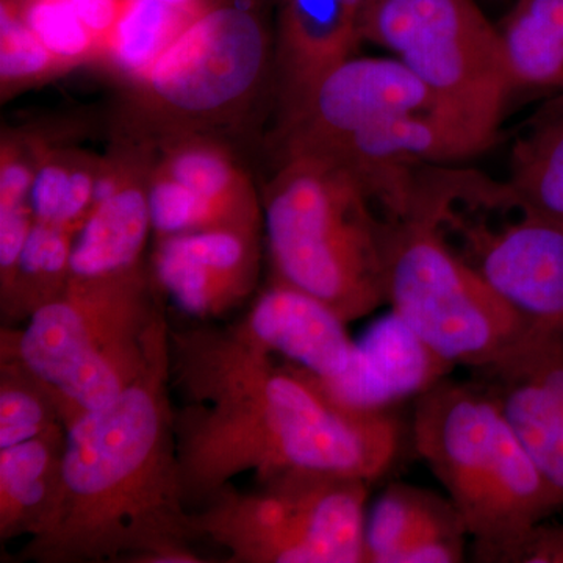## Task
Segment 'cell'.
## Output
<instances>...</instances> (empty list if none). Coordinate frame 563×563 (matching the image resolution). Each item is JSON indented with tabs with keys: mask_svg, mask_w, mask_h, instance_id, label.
Returning a JSON list of instances; mask_svg holds the SVG:
<instances>
[{
	"mask_svg": "<svg viewBox=\"0 0 563 563\" xmlns=\"http://www.w3.org/2000/svg\"><path fill=\"white\" fill-rule=\"evenodd\" d=\"M177 457L188 506L209 501L233 477L325 472L372 483L399 450L391 410L366 412L332 398L291 363L235 328L169 331Z\"/></svg>",
	"mask_w": 563,
	"mask_h": 563,
	"instance_id": "obj_1",
	"label": "cell"
},
{
	"mask_svg": "<svg viewBox=\"0 0 563 563\" xmlns=\"http://www.w3.org/2000/svg\"><path fill=\"white\" fill-rule=\"evenodd\" d=\"M172 391L168 343L120 399L70 422L57 499L21 561L201 562Z\"/></svg>",
	"mask_w": 563,
	"mask_h": 563,
	"instance_id": "obj_2",
	"label": "cell"
},
{
	"mask_svg": "<svg viewBox=\"0 0 563 563\" xmlns=\"http://www.w3.org/2000/svg\"><path fill=\"white\" fill-rule=\"evenodd\" d=\"M490 146L451 103L396 58L351 57L282 111V154L350 173L390 221L406 220L421 165Z\"/></svg>",
	"mask_w": 563,
	"mask_h": 563,
	"instance_id": "obj_3",
	"label": "cell"
},
{
	"mask_svg": "<svg viewBox=\"0 0 563 563\" xmlns=\"http://www.w3.org/2000/svg\"><path fill=\"white\" fill-rule=\"evenodd\" d=\"M412 437L461 515L476 562L512 563L529 533L563 509V499L479 383L443 377L417 396Z\"/></svg>",
	"mask_w": 563,
	"mask_h": 563,
	"instance_id": "obj_4",
	"label": "cell"
},
{
	"mask_svg": "<svg viewBox=\"0 0 563 563\" xmlns=\"http://www.w3.org/2000/svg\"><path fill=\"white\" fill-rule=\"evenodd\" d=\"M163 292L151 266L76 279L22 331L2 328L0 347L20 358L57 401L66 428L120 399L169 343Z\"/></svg>",
	"mask_w": 563,
	"mask_h": 563,
	"instance_id": "obj_5",
	"label": "cell"
},
{
	"mask_svg": "<svg viewBox=\"0 0 563 563\" xmlns=\"http://www.w3.org/2000/svg\"><path fill=\"white\" fill-rule=\"evenodd\" d=\"M262 206L273 282L320 299L346 322L385 303L390 220L350 173L312 155H282Z\"/></svg>",
	"mask_w": 563,
	"mask_h": 563,
	"instance_id": "obj_6",
	"label": "cell"
},
{
	"mask_svg": "<svg viewBox=\"0 0 563 563\" xmlns=\"http://www.w3.org/2000/svg\"><path fill=\"white\" fill-rule=\"evenodd\" d=\"M409 218L424 222L532 328L563 335V224L510 180L451 163L415 173Z\"/></svg>",
	"mask_w": 563,
	"mask_h": 563,
	"instance_id": "obj_7",
	"label": "cell"
},
{
	"mask_svg": "<svg viewBox=\"0 0 563 563\" xmlns=\"http://www.w3.org/2000/svg\"><path fill=\"white\" fill-rule=\"evenodd\" d=\"M274 65V41L257 11L222 2L185 29L150 73L128 88L129 139L214 135L251 109Z\"/></svg>",
	"mask_w": 563,
	"mask_h": 563,
	"instance_id": "obj_8",
	"label": "cell"
},
{
	"mask_svg": "<svg viewBox=\"0 0 563 563\" xmlns=\"http://www.w3.org/2000/svg\"><path fill=\"white\" fill-rule=\"evenodd\" d=\"M385 302L426 346L473 372L498 362L532 325L424 222H388Z\"/></svg>",
	"mask_w": 563,
	"mask_h": 563,
	"instance_id": "obj_9",
	"label": "cell"
},
{
	"mask_svg": "<svg viewBox=\"0 0 563 563\" xmlns=\"http://www.w3.org/2000/svg\"><path fill=\"white\" fill-rule=\"evenodd\" d=\"M361 33L496 141L515 85L501 31L474 0H362Z\"/></svg>",
	"mask_w": 563,
	"mask_h": 563,
	"instance_id": "obj_10",
	"label": "cell"
},
{
	"mask_svg": "<svg viewBox=\"0 0 563 563\" xmlns=\"http://www.w3.org/2000/svg\"><path fill=\"white\" fill-rule=\"evenodd\" d=\"M474 373L563 499L562 333L533 328L498 362Z\"/></svg>",
	"mask_w": 563,
	"mask_h": 563,
	"instance_id": "obj_11",
	"label": "cell"
},
{
	"mask_svg": "<svg viewBox=\"0 0 563 563\" xmlns=\"http://www.w3.org/2000/svg\"><path fill=\"white\" fill-rule=\"evenodd\" d=\"M262 232L210 229L155 239L151 272L163 295L196 318L250 298L261 273Z\"/></svg>",
	"mask_w": 563,
	"mask_h": 563,
	"instance_id": "obj_12",
	"label": "cell"
},
{
	"mask_svg": "<svg viewBox=\"0 0 563 563\" xmlns=\"http://www.w3.org/2000/svg\"><path fill=\"white\" fill-rule=\"evenodd\" d=\"M125 141L109 154L95 207L74 242L70 277L76 279L114 276L146 265L154 144L129 136Z\"/></svg>",
	"mask_w": 563,
	"mask_h": 563,
	"instance_id": "obj_13",
	"label": "cell"
},
{
	"mask_svg": "<svg viewBox=\"0 0 563 563\" xmlns=\"http://www.w3.org/2000/svg\"><path fill=\"white\" fill-rule=\"evenodd\" d=\"M346 324L320 299L272 282L233 328L261 350L331 383L351 368L357 352Z\"/></svg>",
	"mask_w": 563,
	"mask_h": 563,
	"instance_id": "obj_14",
	"label": "cell"
},
{
	"mask_svg": "<svg viewBox=\"0 0 563 563\" xmlns=\"http://www.w3.org/2000/svg\"><path fill=\"white\" fill-rule=\"evenodd\" d=\"M454 368L433 354L395 313L374 322L357 342L351 368L320 383L332 398L366 412H384L402 399L417 398Z\"/></svg>",
	"mask_w": 563,
	"mask_h": 563,
	"instance_id": "obj_15",
	"label": "cell"
},
{
	"mask_svg": "<svg viewBox=\"0 0 563 563\" xmlns=\"http://www.w3.org/2000/svg\"><path fill=\"white\" fill-rule=\"evenodd\" d=\"M277 9L274 68L282 111L354 57L362 43V0H273Z\"/></svg>",
	"mask_w": 563,
	"mask_h": 563,
	"instance_id": "obj_16",
	"label": "cell"
},
{
	"mask_svg": "<svg viewBox=\"0 0 563 563\" xmlns=\"http://www.w3.org/2000/svg\"><path fill=\"white\" fill-rule=\"evenodd\" d=\"M466 532L450 498L391 484L373 504L365 528V563H459Z\"/></svg>",
	"mask_w": 563,
	"mask_h": 563,
	"instance_id": "obj_17",
	"label": "cell"
},
{
	"mask_svg": "<svg viewBox=\"0 0 563 563\" xmlns=\"http://www.w3.org/2000/svg\"><path fill=\"white\" fill-rule=\"evenodd\" d=\"M152 144L155 163L163 172L188 190L229 211L246 228L265 231L262 199L250 174L217 136L179 133Z\"/></svg>",
	"mask_w": 563,
	"mask_h": 563,
	"instance_id": "obj_18",
	"label": "cell"
},
{
	"mask_svg": "<svg viewBox=\"0 0 563 563\" xmlns=\"http://www.w3.org/2000/svg\"><path fill=\"white\" fill-rule=\"evenodd\" d=\"M66 435L0 448V540L33 537L49 517L60 487Z\"/></svg>",
	"mask_w": 563,
	"mask_h": 563,
	"instance_id": "obj_19",
	"label": "cell"
},
{
	"mask_svg": "<svg viewBox=\"0 0 563 563\" xmlns=\"http://www.w3.org/2000/svg\"><path fill=\"white\" fill-rule=\"evenodd\" d=\"M109 155L47 143L32 188L35 222L76 233L90 217Z\"/></svg>",
	"mask_w": 563,
	"mask_h": 563,
	"instance_id": "obj_20",
	"label": "cell"
},
{
	"mask_svg": "<svg viewBox=\"0 0 563 563\" xmlns=\"http://www.w3.org/2000/svg\"><path fill=\"white\" fill-rule=\"evenodd\" d=\"M207 10L185 9L162 0H124L98 66L125 88L133 87Z\"/></svg>",
	"mask_w": 563,
	"mask_h": 563,
	"instance_id": "obj_21",
	"label": "cell"
},
{
	"mask_svg": "<svg viewBox=\"0 0 563 563\" xmlns=\"http://www.w3.org/2000/svg\"><path fill=\"white\" fill-rule=\"evenodd\" d=\"M498 27L515 90L563 92V0H515Z\"/></svg>",
	"mask_w": 563,
	"mask_h": 563,
	"instance_id": "obj_22",
	"label": "cell"
},
{
	"mask_svg": "<svg viewBox=\"0 0 563 563\" xmlns=\"http://www.w3.org/2000/svg\"><path fill=\"white\" fill-rule=\"evenodd\" d=\"M76 233L35 222L22 247L9 284L0 287V307L7 328L29 321L41 307L57 301L70 280V255Z\"/></svg>",
	"mask_w": 563,
	"mask_h": 563,
	"instance_id": "obj_23",
	"label": "cell"
},
{
	"mask_svg": "<svg viewBox=\"0 0 563 563\" xmlns=\"http://www.w3.org/2000/svg\"><path fill=\"white\" fill-rule=\"evenodd\" d=\"M509 180L533 209L563 224V92L515 141Z\"/></svg>",
	"mask_w": 563,
	"mask_h": 563,
	"instance_id": "obj_24",
	"label": "cell"
},
{
	"mask_svg": "<svg viewBox=\"0 0 563 563\" xmlns=\"http://www.w3.org/2000/svg\"><path fill=\"white\" fill-rule=\"evenodd\" d=\"M49 141L3 129L0 140V285L9 284L35 214L32 188L40 155Z\"/></svg>",
	"mask_w": 563,
	"mask_h": 563,
	"instance_id": "obj_25",
	"label": "cell"
},
{
	"mask_svg": "<svg viewBox=\"0 0 563 563\" xmlns=\"http://www.w3.org/2000/svg\"><path fill=\"white\" fill-rule=\"evenodd\" d=\"M66 422L51 391L16 355L0 347V448L66 435Z\"/></svg>",
	"mask_w": 563,
	"mask_h": 563,
	"instance_id": "obj_26",
	"label": "cell"
},
{
	"mask_svg": "<svg viewBox=\"0 0 563 563\" xmlns=\"http://www.w3.org/2000/svg\"><path fill=\"white\" fill-rule=\"evenodd\" d=\"M68 73L22 21L13 0H0V95L11 96Z\"/></svg>",
	"mask_w": 563,
	"mask_h": 563,
	"instance_id": "obj_27",
	"label": "cell"
},
{
	"mask_svg": "<svg viewBox=\"0 0 563 563\" xmlns=\"http://www.w3.org/2000/svg\"><path fill=\"white\" fill-rule=\"evenodd\" d=\"M150 210L155 239L210 229L263 232L246 228L229 211L188 190L180 181L163 172L155 163V150L150 172Z\"/></svg>",
	"mask_w": 563,
	"mask_h": 563,
	"instance_id": "obj_28",
	"label": "cell"
},
{
	"mask_svg": "<svg viewBox=\"0 0 563 563\" xmlns=\"http://www.w3.org/2000/svg\"><path fill=\"white\" fill-rule=\"evenodd\" d=\"M13 2L22 21L68 73L79 66L98 65V46L69 0Z\"/></svg>",
	"mask_w": 563,
	"mask_h": 563,
	"instance_id": "obj_29",
	"label": "cell"
},
{
	"mask_svg": "<svg viewBox=\"0 0 563 563\" xmlns=\"http://www.w3.org/2000/svg\"><path fill=\"white\" fill-rule=\"evenodd\" d=\"M69 3L95 40L99 49V62H101L124 0H69Z\"/></svg>",
	"mask_w": 563,
	"mask_h": 563,
	"instance_id": "obj_30",
	"label": "cell"
},
{
	"mask_svg": "<svg viewBox=\"0 0 563 563\" xmlns=\"http://www.w3.org/2000/svg\"><path fill=\"white\" fill-rule=\"evenodd\" d=\"M512 563H563V523L537 526L518 548Z\"/></svg>",
	"mask_w": 563,
	"mask_h": 563,
	"instance_id": "obj_31",
	"label": "cell"
},
{
	"mask_svg": "<svg viewBox=\"0 0 563 563\" xmlns=\"http://www.w3.org/2000/svg\"><path fill=\"white\" fill-rule=\"evenodd\" d=\"M162 2L172 3V5L177 7H185V9L206 10L222 2V0H162Z\"/></svg>",
	"mask_w": 563,
	"mask_h": 563,
	"instance_id": "obj_32",
	"label": "cell"
},
{
	"mask_svg": "<svg viewBox=\"0 0 563 563\" xmlns=\"http://www.w3.org/2000/svg\"><path fill=\"white\" fill-rule=\"evenodd\" d=\"M514 2H515V0H514Z\"/></svg>",
	"mask_w": 563,
	"mask_h": 563,
	"instance_id": "obj_33",
	"label": "cell"
}]
</instances>
